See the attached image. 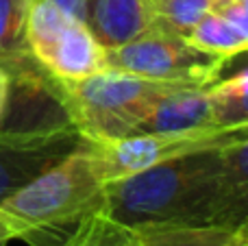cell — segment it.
I'll use <instances>...</instances> for the list:
<instances>
[{
    "label": "cell",
    "instance_id": "cell-18",
    "mask_svg": "<svg viewBox=\"0 0 248 246\" xmlns=\"http://www.w3.org/2000/svg\"><path fill=\"white\" fill-rule=\"evenodd\" d=\"M24 233L22 229L7 216L4 212H0V246H7L11 240H22Z\"/></svg>",
    "mask_w": 248,
    "mask_h": 246
},
{
    "label": "cell",
    "instance_id": "cell-11",
    "mask_svg": "<svg viewBox=\"0 0 248 246\" xmlns=\"http://www.w3.org/2000/svg\"><path fill=\"white\" fill-rule=\"evenodd\" d=\"M85 24L103 48H116L155 29L144 0H87Z\"/></svg>",
    "mask_w": 248,
    "mask_h": 246
},
{
    "label": "cell",
    "instance_id": "cell-10",
    "mask_svg": "<svg viewBox=\"0 0 248 246\" xmlns=\"http://www.w3.org/2000/svg\"><path fill=\"white\" fill-rule=\"evenodd\" d=\"M248 218V131L220 151L211 225L237 227Z\"/></svg>",
    "mask_w": 248,
    "mask_h": 246
},
{
    "label": "cell",
    "instance_id": "cell-19",
    "mask_svg": "<svg viewBox=\"0 0 248 246\" xmlns=\"http://www.w3.org/2000/svg\"><path fill=\"white\" fill-rule=\"evenodd\" d=\"M7 96H9V70L0 61V120H2L4 107H7Z\"/></svg>",
    "mask_w": 248,
    "mask_h": 246
},
{
    "label": "cell",
    "instance_id": "cell-24",
    "mask_svg": "<svg viewBox=\"0 0 248 246\" xmlns=\"http://www.w3.org/2000/svg\"><path fill=\"white\" fill-rule=\"evenodd\" d=\"M237 57H244V59H246V65H248V52H244V55H237ZM237 57H235V59H237Z\"/></svg>",
    "mask_w": 248,
    "mask_h": 246
},
{
    "label": "cell",
    "instance_id": "cell-17",
    "mask_svg": "<svg viewBox=\"0 0 248 246\" xmlns=\"http://www.w3.org/2000/svg\"><path fill=\"white\" fill-rule=\"evenodd\" d=\"M29 0H0V61L22 55L24 44V20Z\"/></svg>",
    "mask_w": 248,
    "mask_h": 246
},
{
    "label": "cell",
    "instance_id": "cell-8",
    "mask_svg": "<svg viewBox=\"0 0 248 246\" xmlns=\"http://www.w3.org/2000/svg\"><path fill=\"white\" fill-rule=\"evenodd\" d=\"M33 59L57 81L70 83L105 70V48L85 22L70 20L68 26Z\"/></svg>",
    "mask_w": 248,
    "mask_h": 246
},
{
    "label": "cell",
    "instance_id": "cell-12",
    "mask_svg": "<svg viewBox=\"0 0 248 246\" xmlns=\"http://www.w3.org/2000/svg\"><path fill=\"white\" fill-rule=\"evenodd\" d=\"M135 246H235V227L222 225H141L131 227Z\"/></svg>",
    "mask_w": 248,
    "mask_h": 246
},
{
    "label": "cell",
    "instance_id": "cell-5",
    "mask_svg": "<svg viewBox=\"0 0 248 246\" xmlns=\"http://www.w3.org/2000/svg\"><path fill=\"white\" fill-rule=\"evenodd\" d=\"M2 63L9 70V96L0 131L31 135L72 126L61 83L29 52L2 59Z\"/></svg>",
    "mask_w": 248,
    "mask_h": 246
},
{
    "label": "cell",
    "instance_id": "cell-21",
    "mask_svg": "<svg viewBox=\"0 0 248 246\" xmlns=\"http://www.w3.org/2000/svg\"><path fill=\"white\" fill-rule=\"evenodd\" d=\"M229 2H233L237 9H242L244 13H248V0H229Z\"/></svg>",
    "mask_w": 248,
    "mask_h": 246
},
{
    "label": "cell",
    "instance_id": "cell-13",
    "mask_svg": "<svg viewBox=\"0 0 248 246\" xmlns=\"http://www.w3.org/2000/svg\"><path fill=\"white\" fill-rule=\"evenodd\" d=\"M218 129H248V65L207 85Z\"/></svg>",
    "mask_w": 248,
    "mask_h": 246
},
{
    "label": "cell",
    "instance_id": "cell-3",
    "mask_svg": "<svg viewBox=\"0 0 248 246\" xmlns=\"http://www.w3.org/2000/svg\"><path fill=\"white\" fill-rule=\"evenodd\" d=\"M174 85L181 83L148 81L105 68L81 81L61 83V90L72 126L90 144H103L135 135L153 105Z\"/></svg>",
    "mask_w": 248,
    "mask_h": 246
},
{
    "label": "cell",
    "instance_id": "cell-23",
    "mask_svg": "<svg viewBox=\"0 0 248 246\" xmlns=\"http://www.w3.org/2000/svg\"><path fill=\"white\" fill-rule=\"evenodd\" d=\"M220 2H229V0H211V4H220Z\"/></svg>",
    "mask_w": 248,
    "mask_h": 246
},
{
    "label": "cell",
    "instance_id": "cell-20",
    "mask_svg": "<svg viewBox=\"0 0 248 246\" xmlns=\"http://www.w3.org/2000/svg\"><path fill=\"white\" fill-rule=\"evenodd\" d=\"M235 246H248V235L235 227Z\"/></svg>",
    "mask_w": 248,
    "mask_h": 246
},
{
    "label": "cell",
    "instance_id": "cell-7",
    "mask_svg": "<svg viewBox=\"0 0 248 246\" xmlns=\"http://www.w3.org/2000/svg\"><path fill=\"white\" fill-rule=\"evenodd\" d=\"M85 142L74 126L31 135L0 131V203Z\"/></svg>",
    "mask_w": 248,
    "mask_h": 246
},
{
    "label": "cell",
    "instance_id": "cell-14",
    "mask_svg": "<svg viewBox=\"0 0 248 246\" xmlns=\"http://www.w3.org/2000/svg\"><path fill=\"white\" fill-rule=\"evenodd\" d=\"M185 39L192 46L201 48L205 52H211V55H218L227 61L248 52L246 37L233 26L231 20H227L214 7L194 24V29L189 31Z\"/></svg>",
    "mask_w": 248,
    "mask_h": 246
},
{
    "label": "cell",
    "instance_id": "cell-1",
    "mask_svg": "<svg viewBox=\"0 0 248 246\" xmlns=\"http://www.w3.org/2000/svg\"><path fill=\"white\" fill-rule=\"evenodd\" d=\"M222 148L189 153L105 183L103 212L128 229L168 222L211 225Z\"/></svg>",
    "mask_w": 248,
    "mask_h": 246
},
{
    "label": "cell",
    "instance_id": "cell-6",
    "mask_svg": "<svg viewBox=\"0 0 248 246\" xmlns=\"http://www.w3.org/2000/svg\"><path fill=\"white\" fill-rule=\"evenodd\" d=\"M248 129H211L189 133H135L113 142L92 144L105 183L209 148H222Z\"/></svg>",
    "mask_w": 248,
    "mask_h": 246
},
{
    "label": "cell",
    "instance_id": "cell-9",
    "mask_svg": "<svg viewBox=\"0 0 248 246\" xmlns=\"http://www.w3.org/2000/svg\"><path fill=\"white\" fill-rule=\"evenodd\" d=\"M218 129L202 85H174L153 105L137 133H189Z\"/></svg>",
    "mask_w": 248,
    "mask_h": 246
},
{
    "label": "cell",
    "instance_id": "cell-15",
    "mask_svg": "<svg viewBox=\"0 0 248 246\" xmlns=\"http://www.w3.org/2000/svg\"><path fill=\"white\" fill-rule=\"evenodd\" d=\"M55 246H135L131 229L109 218L103 209L81 218Z\"/></svg>",
    "mask_w": 248,
    "mask_h": 246
},
{
    "label": "cell",
    "instance_id": "cell-16",
    "mask_svg": "<svg viewBox=\"0 0 248 246\" xmlns=\"http://www.w3.org/2000/svg\"><path fill=\"white\" fill-rule=\"evenodd\" d=\"M155 29L187 37L198 20L209 11L211 0H144Z\"/></svg>",
    "mask_w": 248,
    "mask_h": 246
},
{
    "label": "cell",
    "instance_id": "cell-22",
    "mask_svg": "<svg viewBox=\"0 0 248 246\" xmlns=\"http://www.w3.org/2000/svg\"><path fill=\"white\" fill-rule=\"evenodd\" d=\"M237 229H240L242 233H246V235H248V218H246L244 222H240V225H237Z\"/></svg>",
    "mask_w": 248,
    "mask_h": 246
},
{
    "label": "cell",
    "instance_id": "cell-4",
    "mask_svg": "<svg viewBox=\"0 0 248 246\" xmlns=\"http://www.w3.org/2000/svg\"><path fill=\"white\" fill-rule=\"evenodd\" d=\"M224 65L227 59L159 29H150L122 46L105 48V68L161 83L207 87L218 81Z\"/></svg>",
    "mask_w": 248,
    "mask_h": 246
},
{
    "label": "cell",
    "instance_id": "cell-2",
    "mask_svg": "<svg viewBox=\"0 0 248 246\" xmlns=\"http://www.w3.org/2000/svg\"><path fill=\"white\" fill-rule=\"evenodd\" d=\"M105 179L85 142L39 177L4 199V212L33 246H55L81 218L103 209Z\"/></svg>",
    "mask_w": 248,
    "mask_h": 246
}]
</instances>
